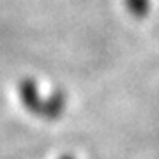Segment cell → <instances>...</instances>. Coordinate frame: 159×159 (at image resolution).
Masks as SVG:
<instances>
[{
  "label": "cell",
  "mask_w": 159,
  "mask_h": 159,
  "mask_svg": "<svg viewBox=\"0 0 159 159\" xmlns=\"http://www.w3.org/2000/svg\"><path fill=\"white\" fill-rule=\"evenodd\" d=\"M125 4L134 16H145L148 11V0H125Z\"/></svg>",
  "instance_id": "obj_2"
},
{
  "label": "cell",
  "mask_w": 159,
  "mask_h": 159,
  "mask_svg": "<svg viewBox=\"0 0 159 159\" xmlns=\"http://www.w3.org/2000/svg\"><path fill=\"white\" fill-rule=\"evenodd\" d=\"M60 159H74V157H73V156H62Z\"/></svg>",
  "instance_id": "obj_3"
},
{
  "label": "cell",
  "mask_w": 159,
  "mask_h": 159,
  "mask_svg": "<svg viewBox=\"0 0 159 159\" xmlns=\"http://www.w3.org/2000/svg\"><path fill=\"white\" fill-rule=\"evenodd\" d=\"M18 90H20V99H21L25 108L29 110V111H32L34 115H44L46 104L41 101L34 80H21Z\"/></svg>",
  "instance_id": "obj_1"
}]
</instances>
